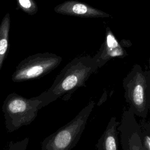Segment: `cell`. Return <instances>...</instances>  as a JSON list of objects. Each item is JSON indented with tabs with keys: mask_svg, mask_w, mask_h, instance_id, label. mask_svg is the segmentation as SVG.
Listing matches in <instances>:
<instances>
[{
	"mask_svg": "<svg viewBox=\"0 0 150 150\" xmlns=\"http://www.w3.org/2000/svg\"><path fill=\"white\" fill-rule=\"evenodd\" d=\"M98 69L96 60L89 55L74 58L60 71L52 86L36 96L40 101L39 109L59 98H69L79 88L86 86L87 80Z\"/></svg>",
	"mask_w": 150,
	"mask_h": 150,
	"instance_id": "1",
	"label": "cell"
},
{
	"mask_svg": "<svg viewBox=\"0 0 150 150\" xmlns=\"http://www.w3.org/2000/svg\"><path fill=\"white\" fill-rule=\"evenodd\" d=\"M124 98L135 116L146 118L150 107V71L135 64L123 79Z\"/></svg>",
	"mask_w": 150,
	"mask_h": 150,
	"instance_id": "2",
	"label": "cell"
},
{
	"mask_svg": "<svg viewBox=\"0 0 150 150\" xmlns=\"http://www.w3.org/2000/svg\"><path fill=\"white\" fill-rule=\"evenodd\" d=\"M95 103L90 100L87 105L68 123L46 137L42 142L41 150H71L79 142Z\"/></svg>",
	"mask_w": 150,
	"mask_h": 150,
	"instance_id": "3",
	"label": "cell"
},
{
	"mask_svg": "<svg viewBox=\"0 0 150 150\" xmlns=\"http://www.w3.org/2000/svg\"><path fill=\"white\" fill-rule=\"evenodd\" d=\"M39 104L36 97L27 98L15 93L9 94L2 107L7 131L13 132L32 123L38 115Z\"/></svg>",
	"mask_w": 150,
	"mask_h": 150,
	"instance_id": "4",
	"label": "cell"
},
{
	"mask_svg": "<svg viewBox=\"0 0 150 150\" xmlns=\"http://www.w3.org/2000/svg\"><path fill=\"white\" fill-rule=\"evenodd\" d=\"M62 58L54 53L45 52L30 55L22 60L12 76L13 82L39 79L59 66Z\"/></svg>",
	"mask_w": 150,
	"mask_h": 150,
	"instance_id": "5",
	"label": "cell"
},
{
	"mask_svg": "<svg viewBox=\"0 0 150 150\" xmlns=\"http://www.w3.org/2000/svg\"><path fill=\"white\" fill-rule=\"evenodd\" d=\"M117 129L120 132L122 150H144L138 122L129 108L124 110Z\"/></svg>",
	"mask_w": 150,
	"mask_h": 150,
	"instance_id": "6",
	"label": "cell"
},
{
	"mask_svg": "<svg viewBox=\"0 0 150 150\" xmlns=\"http://www.w3.org/2000/svg\"><path fill=\"white\" fill-rule=\"evenodd\" d=\"M54 12L64 15L81 18H108L110 15L89 5L76 0L64 1L54 8Z\"/></svg>",
	"mask_w": 150,
	"mask_h": 150,
	"instance_id": "7",
	"label": "cell"
},
{
	"mask_svg": "<svg viewBox=\"0 0 150 150\" xmlns=\"http://www.w3.org/2000/svg\"><path fill=\"white\" fill-rule=\"evenodd\" d=\"M127 55L126 51L117 40L110 28L107 27L105 40L98 52L93 57L96 60L98 69L111 59L115 57L124 58Z\"/></svg>",
	"mask_w": 150,
	"mask_h": 150,
	"instance_id": "8",
	"label": "cell"
},
{
	"mask_svg": "<svg viewBox=\"0 0 150 150\" xmlns=\"http://www.w3.org/2000/svg\"><path fill=\"white\" fill-rule=\"evenodd\" d=\"M120 124L115 117L110 118L105 131L96 144L97 150H118L119 132L117 127Z\"/></svg>",
	"mask_w": 150,
	"mask_h": 150,
	"instance_id": "9",
	"label": "cell"
},
{
	"mask_svg": "<svg viewBox=\"0 0 150 150\" xmlns=\"http://www.w3.org/2000/svg\"><path fill=\"white\" fill-rule=\"evenodd\" d=\"M11 26L10 15L8 12L0 24V71L9 50V33Z\"/></svg>",
	"mask_w": 150,
	"mask_h": 150,
	"instance_id": "10",
	"label": "cell"
},
{
	"mask_svg": "<svg viewBox=\"0 0 150 150\" xmlns=\"http://www.w3.org/2000/svg\"><path fill=\"white\" fill-rule=\"evenodd\" d=\"M138 124L143 149L150 150V121L142 118Z\"/></svg>",
	"mask_w": 150,
	"mask_h": 150,
	"instance_id": "11",
	"label": "cell"
},
{
	"mask_svg": "<svg viewBox=\"0 0 150 150\" xmlns=\"http://www.w3.org/2000/svg\"><path fill=\"white\" fill-rule=\"evenodd\" d=\"M18 8L25 13L33 15L38 12V8L35 0H16Z\"/></svg>",
	"mask_w": 150,
	"mask_h": 150,
	"instance_id": "12",
	"label": "cell"
},
{
	"mask_svg": "<svg viewBox=\"0 0 150 150\" xmlns=\"http://www.w3.org/2000/svg\"><path fill=\"white\" fill-rule=\"evenodd\" d=\"M29 141V138L26 137L22 140L13 142H11L5 150H26Z\"/></svg>",
	"mask_w": 150,
	"mask_h": 150,
	"instance_id": "13",
	"label": "cell"
}]
</instances>
